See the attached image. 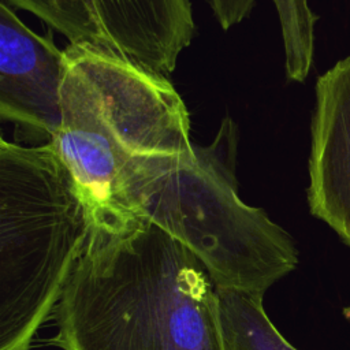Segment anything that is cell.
I'll return each mask as SVG.
<instances>
[{"label":"cell","instance_id":"obj_6","mask_svg":"<svg viewBox=\"0 0 350 350\" xmlns=\"http://www.w3.org/2000/svg\"><path fill=\"white\" fill-rule=\"evenodd\" d=\"M66 53L52 29L37 34L0 1V118L15 123L29 141L48 144L62 120Z\"/></svg>","mask_w":350,"mask_h":350},{"label":"cell","instance_id":"obj_1","mask_svg":"<svg viewBox=\"0 0 350 350\" xmlns=\"http://www.w3.org/2000/svg\"><path fill=\"white\" fill-rule=\"evenodd\" d=\"M239 127L226 116L208 145L190 139L187 108L157 123L122 153L118 193L122 206L187 246L216 287L264 297L298 264L291 235L264 209L238 194Z\"/></svg>","mask_w":350,"mask_h":350},{"label":"cell","instance_id":"obj_8","mask_svg":"<svg viewBox=\"0 0 350 350\" xmlns=\"http://www.w3.org/2000/svg\"><path fill=\"white\" fill-rule=\"evenodd\" d=\"M217 302L226 350H297L271 323L262 295L217 287Z\"/></svg>","mask_w":350,"mask_h":350},{"label":"cell","instance_id":"obj_4","mask_svg":"<svg viewBox=\"0 0 350 350\" xmlns=\"http://www.w3.org/2000/svg\"><path fill=\"white\" fill-rule=\"evenodd\" d=\"M64 53L63 120L51 142L79 186L90 231H124L139 217L119 200L123 145L176 89L165 75L103 48L68 44Z\"/></svg>","mask_w":350,"mask_h":350},{"label":"cell","instance_id":"obj_2","mask_svg":"<svg viewBox=\"0 0 350 350\" xmlns=\"http://www.w3.org/2000/svg\"><path fill=\"white\" fill-rule=\"evenodd\" d=\"M55 317L63 350H226L208 268L144 217L89 231Z\"/></svg>","mask_w":350,"mask_h":350},{"label":"cell","instance_id":"obj_5","mask_svg":"<svg viewBox=\"0 0 350 350\" xmlns=\"http://www.w3.org/2000/svg\"><path fill=\"white\" fill-rule=\"evenodd\" d=\"M70 44H88L168 75L197 34L190 0H4Z\"/></svg>","mask_w":350,"mask_h":350},{"label":"cell","instance_id":"obj_9","mask_svg":"<svg viewBox=\"0 0 350 350\" xmlns=\"http://www.w3.org/2000/svg\"><path fill=\"white\" fill-rule=\"evenodd\" d=\"M278 11L284 45V63L290 68H306L313 63L314 23L317 15L308 0H272Z\"/></svg>","mask_w":350,"mask_h":350},{"label":"cell","instance_id":"obj_3","mask_svg":"<svg viewBox=\"0 0 350 350\" xmlns=\"http://www.w3.org/2000/svg\"><path fill=\"white\" fill-rule=\"evenodd\" d=\"M90 231L79 186L52 142L0 141V350H29Z\"/></svg>","mask_w":350,"mask_h":350},{"label":"cell","instance_id":"obj_10","mask_svg":"<svg viewBox=\"0 0 350 350\" xmlns=\"http://www.w3.org/2000/svg\"><path fill=\"white\" fill-rule=\"evenodd\" d=\"M209 5L223 30L241 23L254 7V0H209Z\"/></svg>","mask_w":350,"mask_h":350},{"label":"cell","instance_id":"obj_7","mask_svg":"<svg viewBox=\"0 0 350 350\" xmlns=\"http://www.w3.org/2000/svg\"><path fill=\"white\" fill-rule=\"evenodd\" d=\"M308 204L350 247V56L316 81Z\"/></svg>","mask_w":350,"mask_h":350}]
</instances>
